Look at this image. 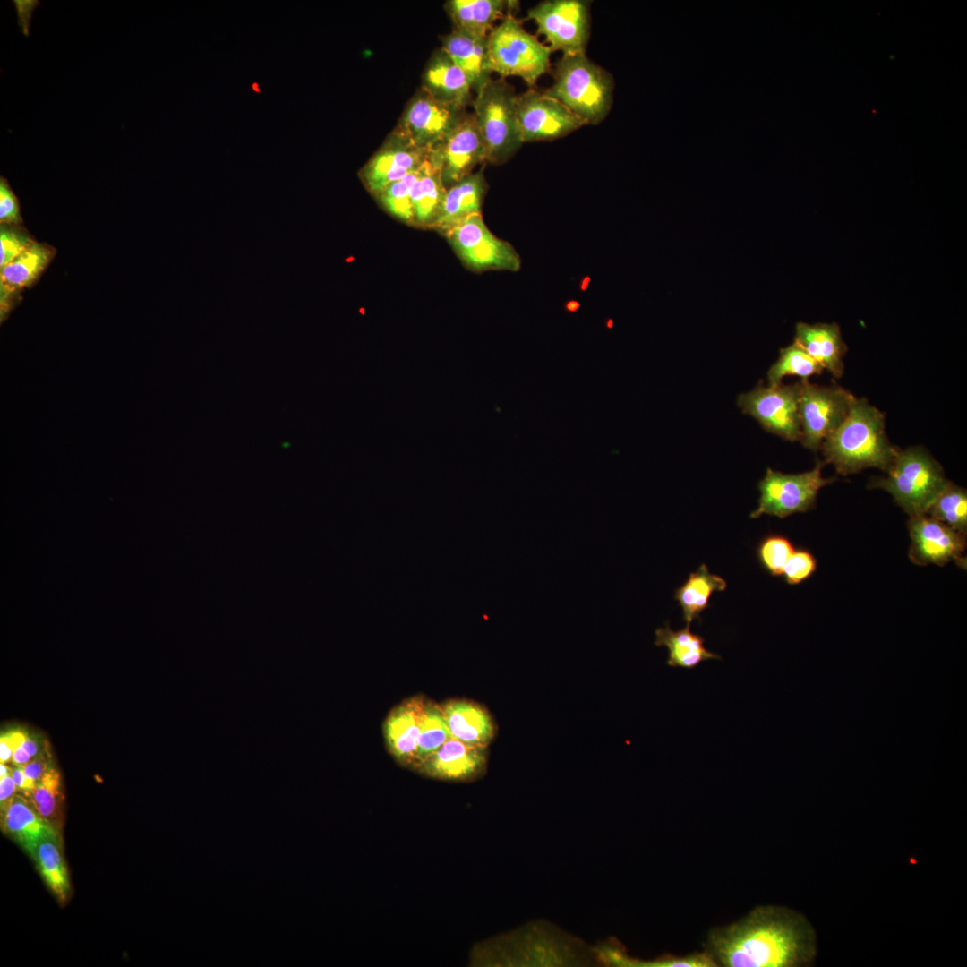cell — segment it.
Instances as JSON below:
<instances>
[{"mask_svg": "<svg viewBox=\"0 0 967 967\" xmlns=\"http://www.w3.org/2000/svg\"><path fill=\"white\" fill-rule=\"evenodd\" d=\"M717 967H804L817 955L816 932L801 913L759 905L709 930L703 949Z\"/></svg>", "mask_w": 967, "mask_h": 967, "instance_id": "6da1fadb", "label": "cell"}, {"mask_svg": "<svg viewBox=\"0 0 967 967\" xmlns=\"http://www.w3.org/2000/svg\"><path fill=\"white\" fill-rule=\"evenodd\" d=\"M820 450L824 463L848 475L870 467L886 472L898 449L888 440L884 413L866 398L853 397L846 417Z\"/></svg>", "mask_w": 967, "mask_h": 967, "instance_id": "7a4b0ae2", "label": "cell"}, {"mask_svg": "<svg viewBox=\"0 0 967 967\" xmlns=\"http://www.w3.org/2000/svg\"><path fill=\"white\" fill-rule=\"evenodd\" d=\"M553 83L544 92L556 98L586 125H596L609 115L614 80L586 53L562 55L555 63Z\"/></svg>", "mask_w": 967, "mask_h": 967, "instance_id": "3957f363", "label": "cell"}, {"mask_svg": "<svg viewBox=\"0 0 967 967\" xmlns=\"http://www.w3.org/2000/svg\"><path fill=\"white\" fill-rule=\"evenodd\" d=\"M886 473L871 478L868 487L889 492L910 517L927 514L948 482L941 465L921 446L898 449Z\"/></svg>", "mask_w": 967, "mask_h": 967, "instance_id": "277c9868", "label": "cell"}, {"mask_svg": "<svg viewBox=\"0 0 967 967\" xmlns=\"http://www.w3.org/2000/svg\"><path fill=\"white\" fill-rule=\"evenodd\" d=\"M516 13L509 12L487 37L490 66L501 78L519 77L533 88L551 71L552 52L524 28Z\"/></svg>", "mask_w": 967, "mask_h": 967, "instance_id": "5b68a950", "label": "cell"}, {"mask_svg": "<svg viewBox=\"0 0 967 967\" xmlns=\"http://www.w3.org/2000/svg\"><path fill=\"white\" fill-rule=\"evenodd\" d=\"M514 88L504 78L491 79L474 96L473 115L483 137L486 162L503 164L523 145Z\"/></svg>", "mask_w": 967, "mask_h": 967, "instance_id": "8992f818", "label": "cell"}, {"mask_svg": "<svg viewBox=\"0 0 967 967\" xmlns=\"http://www.w3.org/2000/svg\"><path fill=\"white\" fill-rule=\"evenodd\" d=\"M443 235L461 262L472 271L515 272L521 268V259L514 246L488 228L482 213L469 216Z\"/></svg>", "mask_w": 967, "mask_h": 967, "instance_id": "52a82bcc", "label": "cell"}, {"mask_svg": "<svg viewBox=\"0 0 967 967\" xmlns=\"http://www.w3.org/2000/svg\"><path fill=\"white\" fill-rule=\"evenodd\" d=\"M591 1L545 0L526 12L552 52L586 53L591 30Z\"/></svg>", "mask_w": 967, "mask_h": 967, "instance_id": "ba28073f", "label": "cell"}, {"mask_svg": "<svg viewBox=\"0 0 967 967\" xmlns=\"http://www.w3.org/2000/svg\"><path fill=\"white\" fill-rule=\"evenodd\" d=\"M824 464L818 461L813 469L800 474L767 468L758 483V506L749 517L757 518L766 514L784 518L813 509L820 489L836 479L822 476Z\"/></svg>", "mask_w": 967, "mask_h": 967, "instance_id": "9c48e42d", "label": "cell"}, {"mask_svg": "<svg viewBox=\"0 0 967 967\" xmlns=\"http://www.w3.org/2000/svg\"><path fill=\"white\" fill-rule=\"evenodd\" d=\"M853 395L836 383L817 385L800 381L799 415L802 445L819 450L825 440L846 417Z\"/></svg>", "mask_w": 967, "mask_h": 967, "instance_id": "30bf717a", "label": "cell"}, {"mask_svg": "<svg viewBox=\"0 0 967 967\" xmlns=\"http://www.w3.org/2000/svg\"><path fill=\"white\" fill-rule=\"evenodd\" d=\"M800 381L766 386L760 381L750 391L739 396L737 403L767 432L790 441L801 438L799 415Z\"/></svg>", "mask_w": 967, "mask_h": 967, "instance_id": "8fae6325", "label": "cell"}, {"mask_svg": "<svg viewBox=\"0 0 967 967\" xmlns=\"http://www.w3.org/2000/svg\"><path fill=\"white\" fill-rule=\"evenodd\" d=\"M516 108L524 143L553 141L586 125L559 100L534 88L517 95Z\"/></svg>", "mask_w": 967, "mask_h": 967, "instance_id": "7c38bea8", "label": "cell"}, {"mask_svg": "<svg viewBox=\"0 0 967 967\" xmlns=\"http://www.w3.org/2000/svg\"><path fill=\"white\" fill-rule=\"evenodd\" d=\"M433 98L423 88L408 101L396 129L426 151L438 147L466 114Z\"/></svg>", "mask_w": 967, "mask_h": 967, "instance_id": "4fadbf2b", "label": "cell"}, {"mask_svg": "<svg viewBox=\"0 0 967 967\" xmlns=\"http://www.w3.org/2000/svg\"><path fill=\"white\" fill-rule=\"evenodd\" d=\"M430 158L440 167L446 189L486 162L484 142L473 113L464 115L443 141L430 151Z\"/></svg>", "mask_w": 967, "mask_h": 967, "instance_id": "5bb4252c", "label": "cell"}, {"mask_svg": "<svg viewBox=\"0 0 967 967\" xmlns=\"http://www.w3.org/2000/svg\"><path fill=\"white\" fill-rule=\"evenodd\" d=\"M430 151L414 146L396 128L358 172L365 189L375 197L389 184L418 169Z\"/></svg>", "mask_w": 967, "mask_h": 967, "instance_id": "9a60e30c", "label": "cell"}, {"mask_svg": "<svg viewBox=\"0 0 967 967\" xmlns=\"http://www.w3.org/2000/svg\"><path fill=\"white\" fill-rule=\"evenodd\" d=\"M907 526L911 541L909 556L913 563L944 566L954 561L965 569L963 554L966 535L927 514L910 517Z\"/></svg>", "mask_w": 967, "mask_h": 967, "instance_id": "2e32d148", "label": "cell"}, {"mask_svg": "<svg viewBox=\"0 0 967 967\" xmlns=\"http://www.w3.org/2000/svg\"><path fill=\"white\" fill-rule=\"evenodd\" d=\"M486 765V749L450 738L415 771L440 781L469 782L483 775Z\"/></svg>", "mask_w": 967, "mask_h": 967, "instance_id": "e0dca14e", "label": "cell"}, {"mask_svg": "<svg viewBox=\"0 0 967 967\" xmlns=\"http://www.w3.org/2000/svg\"><path fill=\"white\" fill-rule=\"evenodd\" d=\"M425 702L422 696L405 699L389 712L383 726L389 752L399 765L412 770Z\"/></svg>", "mask_w": 967, "mask_h": 967, "instance_id": "ac0fdd59", "label": "cell"}, {"mask_svg": "<svg viewBox=\"0 0 967 967\" xmlns=\"http://www.w3.org/2000/svg\"><path fill=\"white\" fill-rule=\"evenodd\" d=\"M1 826L31 856L42 842L60 840L59 829L41 817L28 798L20 795L1 805Z\"/></svg>", "mask_w": 967, "mask_h": 967, "instance_id": "d6986e66", "label": "cell"}, {"mask_svg": "<svg viewBox=\"0 0 967 967\" xmlns=\"http://www.w3.org/2000/svg\"><path fill=\"white\" fill-rule=\"evenodd\" d=\"M436 100L466 110L474 96L465 73L441 49L430 57L422 76V87Z\"/></svg>", "mask_w": 967, "mask_h": 967, "instance_id": "ffe728a7", "label": "cell"}, {"mask_svg": "<svg viewBox=\"0 0 967 967\" xmlns=\"http://www.w3.org/2000/svg\"><path fill=\"white\" fill-rule=\"evenodd\" d=\"M487 190L483 169L473 172L447 188L432 229L444 235L469 216L481 213Z\"/></svg>", "mask_w": 967, "mask_h": 967, "instance_id": "44dd1931", "label": "cell"}, {"mask_svg": "<svg viewBox=\"0 0 967 967\" xmlns=\"http://www.w3.org/2000/svg\"><path fill=\"white\" fill-rule=\"evenodd\" d=\"M450 738L486 749L495 734V725L488 711L481 705L464 699H453L441 705Z\"/></svg>", "mask_w": 967, "mask_h": 967, "instance_id": "7402d4cb", "label": "cell"}, {"mask_svg": "<svg viewBox=\"0 0 967 967\" xmlns=\"http://www.w3.org/2000/svg\"><path fill=\"white\" fill-rule=\"evenodd\" d=\"M795 341L834 377L841 378L843 375V357L848 347L837 323L799 322Z\"/></svg>", "mask_w": 967, "mask_h": 967, "instance_id": "603a6c76", "label": "cell"}, {"mask_svg": "<svg viewBox=\"0 0 967 967\" xmlns=\"http://www.w3.org/2000/svg\"><path fill=\"white\" fill-rule=\"evenodd\" d=\"M518 1L449 0L445 9L454 30L478 38H487L492 30L510 11H518Z\"/></svg>", "mask_w": 967, "mask_h": 967, "instance_id": "cb8c5ba5", "label": "cell"}, {"mask_svg": "<svg viewBox=\"0 0 967 967\" xmlns=\"http://www.w3.org/2000/svg\"><path fill=\"white\" fill-rule=\"evenodd\" d=\"M441 43V48L465 73L475 94L492 79L487 38L453 29L442 38Z\"/></svg>", "mask_w": 967, "mask_h": 967, "instance_id": "d4e9b609", "label": "cell"}, {"mask_svg": "<svg viewBox=\"0 0 967 967\" xmlns=\"http://www.w3.org/2000/svg\"><path fill=\"white\" fill-rule=\"evenodd\" d=\"M446 187L440 167L429 158L421 166L411 192L414 227L432 229L441 211Z\"/></svg>", "mask_w": 967, "mask_h": 967, "instance_id": "484cf974", "label": "cell"}, {"mask_svg": "<svg viewBox=\"0 0 967 967\" xmlns=\"http://www.w3.org/2000/svg\"><path fill=\"white\" fill-rule=\"evenodd\" d=\"M655 645L668 649L667 665L684 669H694L699 663L713 659H721L715 653L705 647V638L690 630V626L673 630L669 623L655 630Z\"/></svg>", "mask_w": 967, "mask_h": 967, "instance_id": "4316f807", "label": "cell"}, {"mask_svg": "<svg viewBox=\"0 0 967 967\" xmlns=\"http://www.w3.org/2000/svg\"><path fill=\"white\" fill-rule=\"evenodd\" d=\"M726 586V581L720 576L710 573L706 564H701L697 571L690 573L674 594V599L682 610L686 626H690L694 620L699 619L701 612L710 606L709 600L714 592L723 591Z\"/></svg>", "mask_w": 967, "mask_h": 967, "instance_id": "83f0119b", "label": "cell"}, {"mask_svg": "<svg viewBox=\"0 0 967 967\" xmlns=\"http://www.w3.org/2000/svg\"><path fill=\"white\" fill-rule=\"evenodd\" d=\"M52 255L49 248L34 242L20 256L1 268V304H3L12 293L32 284L47 267Z\"/></svg>", "mask_w": 967, "mask_h": 967, "instance_id": "f1b7e54d", "label": "cell"}, {"mask_svg": "<svg viewBox=\"0 0 967 967\" xmlns=\"http://www.w3.org/2000/svg\"><path fill=\"white\" fill-rule=\"evenodd\" d=\"M32 858L47 886L60 900H65L70 893V882L60 840L42 842Z\"/></svg>", "mask_w": 967, "mask_h": 967, "instance_id": "f546056e", "label": "cell"}, {"mask_svg": "<svg viewBox=\"0 0 967 967\" xmlns=\"http://www.w3.org/2000/svg\"><path fill=\"white\" fill-rule=\"evenodd\" d=\"M927 515L966 535L967 492L963 487L948 481L931 504Z\"/></svg>", "mask_w": 967, "mask_h": 967, "instance_id": "4dcf8cb0", "label": "cell"}, {"mask_svg": "<svg viewBox=\"0 0 967 967\" xmlns=\"http://www.w3.org/2000/svg\"><path fill=\"white\" fill-rule=\"evenodd\" d=\"M449 739H450V735L444 719L441 705L426 699L413 770L415 771L421 763Z\"/></svg>", "mask_w": 967, "mask_h": 967, "instance_id": "1f68e13d", "label": "cell"}, {"mask_svg": "<svg viewBox=\"0 0 967 967\" xmlns=\"http://www.w3.org/2000/svg\"><path fill=\"white\" fill-rule=\"evenodd\" d=\"M824 368L796 341L782 348L778 360L767 372L769 386L782 383V379L788 375L808 379L815 374H821Z\"/></svg>", "mask_w": 967, "mask_h": 967, "instance_id": "d6a6232c", "label": "cell"}, {"mask_svg": "<svg viewBox=\"0 0 967 967\" xmlns=\"http://www.w3.org/2000/svg\"><path fill=\"white\" fill-rule=\"evenodd\" d=\"M27 798L41 817L58 829L60 828L64 798L61 775L54 766L42 775Z\"/></svg>", "mask_w": 967, "mask_h": 967, "instance_id": "836d02e7", "label": "cell"}, {"mask_svg": "<svg viewBox=\"0 0 967 967\" xmlns=\"http://www.w3.org/2000/svg\"><path fill=\"white\" fill-rule=\"evenodd\" d=\"M603 956L607 963L630 967H716L713 960L703 950L687 955H663L651 961L634 959L625 954L619 947H606Z\"/></svg>", "mask_w": 967, "mask_h": 967, "instance_id": "e575fe53", "label": "cell"}, {"mask_svg": "<svg viewBox=\"0 0 967 967\" xmlns=\"http://www.w3.org/2000/svg\"><path fill=\"white\" fill-rule=\"evenodd\" d=\"M420 168L421 167L403 178L389 184L374 197L387 213L412 227H414V213L411 192L418 177Z\"/></svg>", "mask_w": 967, "mask_h": 967, "instance_id": "d590c367", "label": "cell"}, {"mask_svg": "<svg viewBox=\"0 0 967 967\" xmlns=\"http://www.w3.org/2000/svg\"><path fill=\"white\" fill-rule=\"evenodd\" d=\"M791 541L784 535H769L764 537L757 549L760 565L772 576H781L783 567L794 552Z\"/></svg>", "mask_w": 967, "mask_h": 967, "instance_id": "8d00e7d4", "label": "cell"}, {"mask_svg": "<svg viewBox=\"0 0 967 967\" xmlns=\"http://www.w3.org/2000/svg\"><path fill=\"white\" fill-rule=\"evenodd\" d=\"M816 569L815 557L807 550H797L786 561L782 575L789 585H798L810 578Z\"/></svg>", "mask_w": 967, "mask_h": 967, "instance_id": "74e56055", "label": "cell"}, {"mask_svg": "<svg viewBox=\"0 0 967 967\" xmlns=\"http://www.w3.org/2000/svg\"><path fill=\"white\" fill-rule=\"evenodd\" d=\"M33 243L23 234L2 227L0 232V267L3 268L13 261Z\"/></svg>", "mask_w": 967, "mask_h": 967, "instance_id": "f35d334b", "label": "cell"}, {"mask_svg": "<svg viewBox=\"0 0 967 967\" xmlns=\"http://www.w3.org/2000/svg\"><path fill=\"white\" fill-rule=\"evenodd\" d=\"M20 220L19 201L3 176L0 178V221L1 223H17Z\"/></svg>", "mask_w": 967, "mask_h": 967, "instance_id": "ab89813d", "label": "cell"}, {"mask_svg": "<svg viewBox=\"0 0 967 967\" xmlns=\"http://www.w3.org/2000/svg\"><path fill=\"white\" fill-rule=\"evenodd\" d=\"M53 766L47 749L42 751L37 757H33L26 765L22 766L26 782L23 790L21 791L27 797L33 790L36 783L39 781L42 775Z\"/></svg>", "mask_w": 967, "mask_h": 967, "instance_id": "60d3db41", "label": "cell"}, {"mask_svg": "<svg viewBox=\"0 0 967 967\" xmlns=\"http://www.w3.org/2000/svg\"><path fill=\"white\" fill-rule=\"evenodd\" d=\"M27 732L20 729L10 730L3 732L0 737V761L6 764L12 760L15 749L20 747L25 740Z\"/></svg>", "mask_w": 967, "mask_h": 967, "instance_id": "b9f144b4", "label": "cell"}, {"mask_svg": "<svg viewBox=\"0 0 967 967\" xmlns=\"http://www.w3.org/2000/svg\"><path fill=\"white\" fill-rule=\"evenodd\" d=\"M17 787L12 777V774L0 777V801L1 805L7 802L15 795Z\"/></svg>", "mask_w": 967, "mask_h": 967, "instance_id": "7bdbcfd3", "label": "cell"}, {"mask_svg": "<svg viewBox=\"0 0 967 967\" xmlns=\"http://www.w3.org/2000/svg\"><path fill=\"white\" fill-rule=\"evenodd\" d=\"M31 757H32L27 752V750L21 744L20 747L14 749L11 761L14 766H22L29 763Z\"/></svg>", "mask_w": 967, "mask_h": 967, "instance_id": "ee69618b", "label": "cell"}, {"mask_svg": "<svg viewBox=\"0 0 967 967\" xmlns=\"http://www.w3.org/2000/svg\"><path fill=\"white\" fill-rule=\"evenodd\" d=\"M22 745L27 750V752L32 757V758L42 752H40V747L38 740L29 733H27L26 739Z\"/></svg>", "mask_w": 967, "mask_h": 967, "instance_id": "f6af8a7d", "label": "cell"}, {"mask_svg": "<svg viewBox=\"0 0 967 967\" xmlns=\"http://www.w3.org/2000/svg\"><path fill=\"white\" fill-rule=\"evenodd\" d=\"M11 774L17 790L22 791L26 782V776L22 766H15L12 768Z\"/></svg>", "mask_w": 967, "mask_h": 967, "instance_id": "bcb514c9", "label": "cell"}, {"mask_svg": "<svg viewBox=\"0 0 967 967\" xmlns=\"http://www.w3.org/2000/svg\"><path fill=\"white\" fill-rule=\"evenodd\" d=\"M12 768L8 767L5 764H0V777L5 776L6 774H10Z\"/></svg>", "mask_w": 967, "mask_h": 967, "instance_id": "7dc6e473", "label": "cell"}]
</instances>
